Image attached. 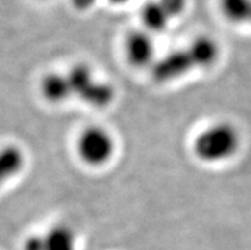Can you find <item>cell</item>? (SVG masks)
Wrapping results in <instances>:
<instances>
[{
  "label": "cell",
  "mask_w": 251,
  "mask_h": 250,
  "mask_svg": "<svg viewBox=\"0 0 251 250\" xmlns=\"http://www.w3.org/2000/svg\"><path fill=\"white\" fill-rule=\"evenodd\" d=\"M220 57V46L212 37L199 36L186 48L170 51L152 65L153 80L159 83L171 82L195 69L213 67Z\"/></svg>",
  "instance_id": "1"
},
{
  "label": "cell",
  "mask_w": 251,
  "mask_h": 250,
  "mask_svg": "<svg viewBox=\"0 0 251 250\" xmlns=\"http://www.w3.org/2000/svg\"><path fill=\"white\" fill-rule=\"evenodd\" d=\"M240 146L239 129L228 121H220L197 134L193 142V152L198 160L205 164H220L232 159Z\"/></svg>",
  "instance_id": "2"
},
{
  "label": "cell",
  "mask_w": 251,
  "mask_h": 250,
  "mask_svg": "<svg viewBox=\"0 0 251 250\" xmlns=\"http://www.w3.org/2000/svg\"><path fill=\"white\" fill-rule=\"evenodd\" d=\"M72 97H78L93 108H106L114 101L115 88L110 83L97 80L86 64H75L65 73Z\"/></svg>",
  "instance_id": "3"
},
{
  "label": "cell",
  "mask_w": 251,
  "mask_h": 250,
  "mask_svg": "<svg viewBox=\"0 0 251 250\" xmlns=\"http://www.w3.org/2000/svg\"><path fill=\"white\" fill-rule=\"evenodd\" d=\"M76 152L86 165H106L115 153V139L107 129L97 125L86 128L76 140Z\"/></svg>",
  "instance_id": "4"
},
{
  "label": "cell",
  "mask_w": 251,
  "mask_h": 250,
  "mask_svg": "<svg viewBox=\"0 0 251 250\" xmlns=\"http://www.w3.org/2000/svg\"><path fill=\"white\" fill-rule=\"evenodd\" d=\"M154 42L148 32L133 31L127 35L125 40V55L133 67H152L154 63Z\"/></svg>",
  "instance_id": "5"
},
{
  "label": "cell",
  "mask_w": 251,
  "mask_h": 250,
  "mask_svg": "<svg viewBox=\"0 0 251 250\" xmlns=\"http://www.w3.org/2000/svg\"><path fill=\"white\" fill-rule=\"evenodd\" d=\"M25 165V156L14 144L0 148V188L21 174Z\"/></svg>",
  "instance_id": "6"
},
{
  "label": "cell",
  "mask_w": 251,
  "mask_h": 250,
  "mask_svg": "<svg viewBox=\"0 0 251 250\" xmlns=\"http://www.w3.org/2000/svg\"><path fill=\"white\" fill-rule=\"evenodd\" d=\"M40 89L45 100L51 104H61L72 97L65 73L52 72L46 74L40 83Z\"/></svg>",
  "instance_id": "7"
},
{
  "label": "cell",
  "mask_w": 251,
  "mask_h": 250,
  "mask_svg": "<svg viewBox=\"0 0 251 250\" xmlns=\"http://www.w3.org/2000/svg\"><path fill=\"white\" fill-rule=\"evenodd\" d=\"M42 250H76V235L67 225L52 226L41 235Z\"/></svg>",
  "instance_id": "8"
},
{
  "label": "cell",
  "mask_w": 251,
  "mask_h": 250,
  "mask_svg": "<svg viewBox=\"0 0 251 250\" xmlns=\"http://www.w3.org/2000/svg\"><path fill=\"white\" fill-rule=\"evenodd\" d=\"M140 17L143 21L146 28L150 32H162L169 26L171 17L167 14L158 0L147 1L142 8Z\"/></svg>",
  "instance_id": "9"
},
{
  "label": "cell",
  "mask_w": 251,
  "mask_h": 250,
  "mask_svg": "<svg viewBox=\"0 0 251 250\" xmlns=\"http://www.w3.org/2000/svg\"><path fill=\"white\" fill-rule=\"evenodd\" d=\"M221 10L229 22H251V0H221Z\"/></svg>",
  "instance_id": "10"
},
{
  "label": "cell",
  "mask_w": 251,
  "mask_h": 250,
  "mask_svg": "<svg viewBox=\"0 0 251 250\" xmlns=\"http://www.w3.org/2000/svg\"><path fill=\"white\" fill-rule=\"evenodd\" d=\"M158 3L162 5L171 19L174 17L180 16L186 6V0H158Z\"/></svg>",
  "instance_id": "11"
},
{
  "label": "cell",
  "mask_w": 251,
  "mask_h": 250,
  "mask_svg": "<svg viewBox=\"0 0 251 250\" xmlns=\"http://www.w3.org/2000/svg\"><path fill=\"white\" fill-rule=\"evenodd\" d=\"M97 0H73V4L78 10H87L92 8Z\"/></svg>",
  "instance_id": "12"
},
{
  "label": "cell",
  "mask_w": 251,
  "mask_h": 250,
  "mask_svg": "<svg viewBox=\"0 0 251 250\" xmlns=\"http://www.w3.org/2000/svg\"><path fill=\"white\" fill-rule=\"evenodd\" d=\"M110 1H112V3L115 4H124L126 3V1H129V0H110Z\"/></svg>",
  "instance_id": "13"
},
{
  "label": "cell",
  "mask_w": 251,
  "mask_h": 250,
  "mask_svg": "<svg viewBox=\"0 0 251 250\" xmlns=\"http://www.w3.org/2000/svg\"><path fill=\"white\" fill-rule=\"evenodd\" d=\"M250 23H251V22H250Z\"/></svg>",
  "instance_id": "14"
}]
</instances>
